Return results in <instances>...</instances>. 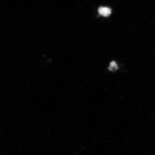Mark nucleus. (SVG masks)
Returning a JSON list of instances; mask_svg holds the SVG:
<instances>
[{
    "label": "nucleus",
    "instance_id": "1",
    "mask_svg": "<svg viewBox=\"0 0 155 155\" xmlns=\"http://www.w3.org/2000/svg\"><path fill=\"white\" fill-rule=\"evenodd\" d=\"M98 13L100 15L104 17H108L111 14V10L107 7H101L99 8Z\"/></svg>",
    "mask_w": 155,
    "mask_h": 155
},
{
    "label": "nucleus",
    "instance_id": "2",
    "mask_svg": "<svg viewBox=\"0 0 155 155\" xmlns=\"http://www.w3.org/2000/svg\"><path fill=\"white\" fill-rule=\"evenodd\" d=\"M117 68H118V67H117V64H116L115 61H112L110 63V66L109 68V69L110 70H111V71L115 70Z\"/></svg>",
    "mask_w": 155,
    "mask_h": 155
}]
</instances>
